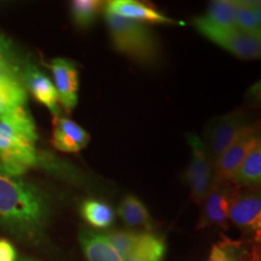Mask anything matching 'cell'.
Here are the masks:
<instances>
[{
	"label": "cell",
	"instance_id": "6da1fadb",
	"mask_svg": "<svg viewBox=\"0 0 261 261\" xmlns=\"http://www.w3.org/2000/svg\"><path fill=\"white\" fill-rule=\"evenodd\" d=\"M48 210L40 189L0 165V226L21 236H34L46 223Z\"/></svg>",
	"mask_w": 261,
	"mask_h": 261
},
{
	"label": "cell",
	"instance_id": "7a4b0ae2",
	"mask_svg": "<svg viewBox=\"0 0 261 261\" xmlns=\"http://www.w3.org/2000/svg\"><path fill=\"white\" fill-rule=\"evenodd\" d=\"M106 21L116 51L144 67L160 63L161 45L149 27L112 14H106Z\"/></svg>",
	"mask_w": 261,
	"mask_h": 261
},
{
	"label": "cell",
	"instance_id": "3957f363",
	"mask_svg": "<svg viewBox=\"0 0 261 261\" xmlns=\"http://www.w3.org/2000/svg\"><path fill=\"white\" fill-rule=\"evenodd\" d=\"M257 121L246 110L237 109L225 115L215 116L210 120L203 130V144L207 149L212 163L224 154L225 150L233 143L247 127Z\"/></svg>",
	"mask_w": 261,
	"mask_h": 261
},
{
	"label": "cell",
	"instance_id": "277c9868",
	"mask_svg": "<svg viewBox=\"0 0 261 261\" xmlns=\"http://www.w3.org/2000/svg\"><path fill=\"white\" fill-rule=\"evenodd\" d=\"M194 25L208 40L242 60L261 58V35L249 34L236 28H217L194 19Z\"/></svg>",
	"mask_w": 261,
	"mask_h": 261
},
{
	"label": "cell",
	"instance_id": "5b68a950",
	"mask_svg": "<svg viewBox=\"0 0 261 261\" xmlns=\"http://www.w3.org/2000/svg\"><path fill=\"white\" fill-rule=\"evenodd\" d=\"M261 143V122L257 121L233 140L225 152L213 165V177L223 180H231L240 169L244 160Z\"/></svg>",
	"mask_w": 261,
	"mask_h": 261
},
{
	"label": "cell",
	"instance_id": "8992f818",
	"mask_svg": "<svg viewBox=\"0 0 261 261\" xmlns=\"http://www.w3.org/2000/svg\"><path fill=\"white\" fill-rule=\"evenodd\" d=\"M187 139L191 148V159L185 179L190 189L192 200L202 203L213 180V163L202 139L194 133H188Z\"/></svg>",
	"mask_w": 261,
	"mask_h": 261
},
{
	"label": "cell",
	"instance_id": "52a82bcc",
	"mask_svg": "<svg viewBox=\"0 0 261 261\" xmlns=\"http://www.w3.org/2000/svg\"><path fill=\"white\" fill-rule=\"evenodd\" d=\"M238 195L236 184L213 177L211 188L205 195L198 227L226 226L231 205Z\"/></svg>",
	"mask_w": 261,
	"mask_h": 261
},
{
	"label": "cell",
	"instance_id": "ba28073f",
	"mask_svg": "<svg viewBox=\"0 0 261 261\" xmlns=\"http://www.w3.org/2000/svg\"><path fill=\"white\" fill-rule=\"evenodd\" d=\"M228 220L244 233L261 240V189L238 192L231 205Z\"/></svg>",
	"mask_w": 261,
	"mask_h": 261
},
{
	"label": "cell",
	"instance_id": "9c48e42d",
	"mask_svg": "<svg viewBox=\"0 0 261 261\" xmlns=\"http://www.w3.org/2000/svg\"><path fill=\"white\" fill-rule=\"evenodd\" d=\"M58 93V99L67 113L76 107L79 91V71L76 65L65 58H55L48 63Z\"/></svg>",
	"mask_w": 261,
	"mask_h": 261
},
{
	"label": "cell",
	"instance_id": "30bf717a",
	"mask_svg": "<svg viewBox=\"0 0 261 261\" xmlns=\"http://www.w3.org/2000/svg\"><path fill=\"white\" fill-rule=\"evenodd\" d=\"M27 93L17 70L8 61H0V117L10 110L25 107Z\"/></svg>",
	"mask_w": 261,
	"mask_h": 261
},
{
	"label": "cell",
	"instance_id": "8fae6325",
	"mask_svg": "<svg viewBox=\"0 0 261 261\" xmlns=\"http://www.w3.org/2000/svg\"><path fill=\"white\" fill-rule=\"evenodd\" d=\"M106 14L120 16V17L132 19L136 22H150V23L175 24L174 19L169 18L152 6L143 4L135 0H112L104 5Z\"/></svg>",
	"mask_w": 261,
	"mask_h": 261
},
{
	"label": "cell",
	"instance_id": "7c38bea8",
	"mask_svg": "<svg viewBox=\"0 0 261 261\" xmlns=\"http://www.w3.org/2000/svg\"><path fill=\"white\" fill-rule=\"evenodd\" d=\"M90 135L83 127L63 116L55 117L52 144L63 152H77L89 144Z\"/></svg>",
	"mask_w": 261,
	"mask_h": 261
},
{
	"label": "cell",
	"instance_id": "4fadbf2b",
	"mask_svg": "<svg viewBox=\"0 0 261 261\" xmlns=\"http://www.w3.org/2000/svg\"><path fill=\"white\" fill-rule=\"evenodd\" d=\"M23 80L33 97L50 110L54 117L60 116L58 93L55 84L34 65H28L23 73Z\"/></svg>",
	"mask_w": 261,
	"mask_h": 261
},
{
	"label": "cell",
	"instance_id": "5bb4252c",
	"mask_svg": "<svg viewBox=\"0 0 261 261\" xmlns=\"http://www.w3.org/2000/svg\"><path fill=\"white\" fill-rule=\"evenodd\" d=\"M79 240L85 256L89 261H125L109 242L106 234L83 231Z\"/></svg>",
	"mask_w": 261,
	"mask_h": 261
},
{
	"label": "cell",
	"instance_id": "9a60e30c",
	"mask_svg": "<svg viewBox=\"0 0 261 261\" xmlns=\"http://www.w3.org/2000/svg\"><path fill=\"white\" fill-rule=\"evenodd\" d=\"M166 243L162 237L150 232H140L135 249L125 261H162Z\"/></svg>",
	"mask_w": 261,
	"mask_h": 261
},
{
	"label": "cell",
	"instance_id": "2e32d148",
	"mask_svg": "<svg viewBox=\"0 0 261 261\" xmlns=\"http://www.w3.org/2000/svg\"><path fill=\"white\" fill-rule=\"evenodd\" d=\"M237 0H215L208 6L207 14L197 17L202 23L217 28H234Z\"/></svg>",
	"mask_w": 261,
	"mask_h": 261
},
{
	"label": "cell",
	"instance_id": "e0dca14e",
	"mask_svg": "<svg viewBox=\"0 0 261 261\" xmlns=\"http://www.w3.org/2000/svg\"><path fill=\"white\" fill-rule=\"evenodd\" d=\"M119 215L127 226L144 227L150 230L152 226L151 218L146 207L136 196L128 195L119 205Z\"/></svg>",
	"mask_w": 261,
	"mask_h": 261
},
{
	"label": "cell",
	"instance_id": "ac0fdd59",
	"mask_svg": "<svg viewBox=\"0 0 261 261\" xmlns=\"http://www.w3.org/2000/svg\"><path fill=\"white\" fill-rule=\"evenodd\" d=\"M232 181L240 187H261V143L244 160Z\"/></svg>",
	"mask_w": 261,
	"mask_h": 261
},
{
	"label": "cell",
	"instance_id": "d6986e66",
	"mask_svg": "<svg viewBox=\"0 0 261 261\" xmlns=\"http://www.w3.org/2000/svg\"><path fill=\"white\" fill-rule=\"evenodd\" d=\"M81 214L84 219L93 227L107 228L113 224L114 212L110 205L98 200H86L81 204Z\"/></svg>",
	"mask_w": 261,
	"mask_h": 261
},
{
	"label": "cell",
	"instance_id": "ffe728a7",
	"mask_svg": "<svg viewBox=\"0 0 261 261\" xmlns=\"http://www.w3.org/2000/svg\"><path fill=\"white\" fill-rule=\"evenodd\" d=\"M104 3L98 0H74L70 3V12L74 23L79 28H89L100 14Z\"/></svg>",
	"mask_w": 261,
	"mask_h": 261
},
{
	"label": "cell",
	"instance_id": "44dd1931",
	"mask_svg": "<svg viewBox=\"0 0 261 261\" xmlns=\"http://www.w3.org/2000/svg\"><path fill=\"white\" fill-rule=\"evenodd\" d=\"M257 2L253 0H237L236 22L234 28L249 34L261 35L256 12Z\"/></svg>",
	"mask_w": 261,
	"mask_h": 261
},
{
	"label": "cell",
	"instance_id": "7402d4cb",
	"mask_svg": "<svg viewBox=\"0 0 261 261\" xmlns=\"http://www.w3.org/2000/svg\"><path fill=\"white\" fill-rule=\"evenodd\" d=\"M139 234L140 232H132V231H112L106 233V237L125 260L135 249Z\"/></svg>",
	"mask_w": 261,
	"mask_h": 261
},
{
	"label": "cell",
	"instance_id": "603a6c76",
	"mask_svg": "<svg viewBox=\"0 0 261 261\" xmlns=\"http://www.w3.org/2000/svg\"><path fill=\"white\" fill-rule=\"evenodd\" d=\"M246 102L250 107L261 108V79L252 85L247 91Z\"/></svg>",
	"mask_w": 261,
	"mask_h": 261
},
{
	"label": "cell",
	"instance_id": "cb8c5ba5",
	"mask_svg": "<svg viewBox=\"0 0 261 261\" xmlns=\"http://www.w3.org/2000/svg\"><path fill=\"white\" fill-rule=\"evenodd\" d=\"M17 253L9 241L0 238V261H16Z\"/></svg>",
	"mask_w": 261,
	"mask_h": 261
},
{
	"label": "cell",
	"instance_id": "d4e9b609",
	"mask_svg": "<svg viewBox=\"0 0 261 261\" xmlns=\"http://www.w3.org/2000/svg\"><path fill=\"white\" fill-rule=\"evenodd\" d=\"M208 261H231V254L226 248L221 246H214Z\"/></svg>",
	"mask_w": 261,
	"mask_h": 261
},
{
	"label": "cell",
	"instance_id": "484cf974",
	"mask_svg": "<svg viewBox=\"0 0 261 261\" xmlns=\"http://www.w3.org/2000/svg\"><path fill=\"white\" fill-rule=\"evenodd\" d=\"M256 12H257V21H259V28H260V33H261V2H257Z\"/></svg>",
	"mask_w": 261,
	"mask_h": 261
},
{
	"label": "cell",
	"instance_id": "4316f807",
	"mask_svg": "<svg viewBox=\"0 0 261 261\" xmlns=\"http://www.w3.org/2000/svg\"><path fill=\"white\" fill-rule=\"evenodd\" d=\"M21 261H35V260H31V259H22Z\"/></svg>",
	"mask_w": 261,
	"mask_h": 261
},
{
	"label": "cell",
	"instance_id": "83f0119b",
	"mask_svg": "<svg viewBox=\"0 0 261 261\" xmlns=\"http://www.w3.org/2000/svg\"><path fill=\"white\" fill-rule=\"evenodd\" d=\"M231 261H237V260H234L233 257H232V255H231Z\"/></svg>",
	"mask_w": 261,
	"mask_h": 261
}]
</instances>
